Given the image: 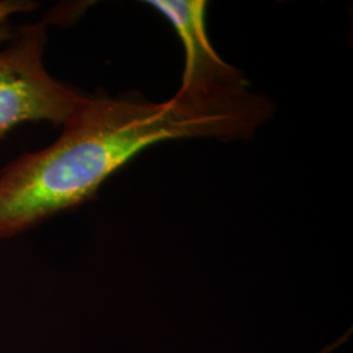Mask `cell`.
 Wrapping results in <instances>:
<instances>
[{
	"mask_svg": "<svg viewBox=\"0 0 353 353\" xmlns=\"http://www.w3.org/2000/svg\"><path fill=\"white\" fill-rule=\"evenodd\" d=\"M270 113L252 93L199 96L178 89L164 102L85 97L61 137L0 172V240L13 239L94 196L140 152L165 140L236 139Z\"/></svg>",
	"mask_w": 353,
	"mask_h": 353,
	"instance_id": "obj_1",
	"label": "cell"
},
{
	"mask_svg": "<svg viewBox=\"0 0 353 353\" xmlns=\"http://www.w3.org/2000/svg\"><path fill=\"white\" fill-rule=\"evenodd\" d=\"M45 46L46 28L32 24L0 49V138L26 122L63 126L85 100L48 72Z\"/></svg>",
	"mask_w": 353,
	"mask_h": 353,
	"instance_id": "obj_2",
	"label": "cell"
},
{
	"mask_svg": "<svg viewBox=\"0 0 353 353\" xmlns=\"http://www.w3.org/2000/svg\"><path fill=\"white\" fill-rule=\"evenodd\" d=\"M174 26L185 49V72L181 88L199 96H219L246 88L240 72L214 51L205 28L207 1H148Z\"/></svg>",
	"mask_w": 353,
	"mask_h": 353,
	"instance_id": "obj_3",
	"label": "cell"
},
{
	"mask_svg": "<svg viewBox=\"0 0 353 353\" xmlns=\"http://www.w3.org/2000/svg\"><path fill=\"white\" fill-rule=\"evenodd\" d=\"M36 8V3L29 0H0V45L11 41L16 30L6 26L8 17L16 13L30 12Z\"/></svg>",
	"mask_w": 353,
	"mask_h": 353,
	"instance_id": "obj_4",
	"label": "cell"
}]
</instances>
